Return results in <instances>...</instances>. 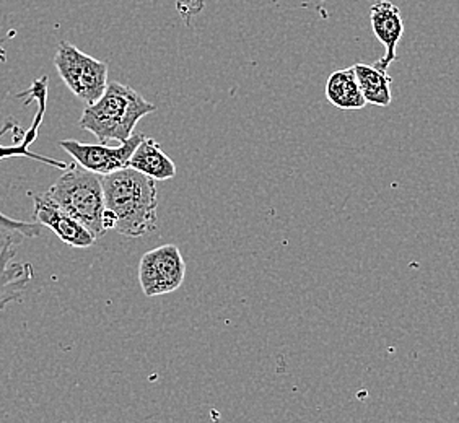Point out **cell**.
Instances as JSON below:
<instances>
[{
  "label": "cell",
  "mask_w": 459,
  "mask_h": 423,
  "mask_svg": "<svg viewBox=\"0 0 459 423\" xmlns=\"http://www.w3.org/2000/svg\"><path fill=\"white\" fill-rule=\"evenodd\" d=\"M107 211L115 217V229L127 238H141L157 229V186L133 168L103 177Z\"/></svg>",
  "instance_id": "1"
},
{
  "label": "cell",
  "mask_w": 459,
  "mask_h": 423,
  "mask_svg": "<svg viewBox=\"0 0 459 423\" xmlns=\"http://www.w3.org/2000/svg\"><path fill=\"white\" fill-rule=\"evenodd\" d=\"M157 111L139 91L119 82H109L105 93L93 105L85 106L79 125L97 137L100 143L131 139L142 117Z\"/></svg>",
  "instance_id": "2"
},
{
  "label": "cell",
  "mask_w": 459,
  "mask_h": 423,
  "mask_svg": "<svg viewBox=\"0 0 459 423\" xmlns=\"http://www.w3.org/2000/svg\"><path fill=\"white\" fill-rule=\"evenodd\" d=\"M46 194L61 209L80 221L95 238L105 237L107 229L103 223L107 203L103 191V177L74 163L54 183Z\"/></svg>",
  "instance_id": "3"
},
{
  "label": "cell",
  "mask_w": 459,
  "mask_h": 423,
  "mask_svg": "<svg viewBox=\"0 0 459 423\" xmlns=\"http://www.w3.org/2000/svg\"><path fill=\"white\" fill-rule=\"evenodd\" d=\"M23 95H28V97L33 98V99L38 101V111H36L35 119H33V124L25 133V135L22 139H18L17 143H13V145L0 143V160L23 157V159L36 160L39 163L51 165V167L67 169V163L57 161V160L54 159H48V157H41V155H38L35 151H30V145L36 141L38 129H39V125L43 123V117H45L46 99H48V77H41V79L36 80L35 83L31 85V89L27 90ZM17 127L18 124L9 121L0 129V137L5 133H9V131L17 129ZM41 229L43 227L39 223L17 220V219H12L9 215H5L4 212H0V249L7 246H18L25 239L39 237Z\"/></svg>",
  "instance_id": "4"
},
{
  "label": "cell",
  "mask_w": 459,
  "mask_h": 423,
  "mask_svg": "<svg viewBox=\"0 0 459 423\" xmlns=\"http://www.w3.org/2000/svg\"><path fill=\"white\" fill-rule=\"evenodd\" d=\"M54 65L65 87L87 106L98 101L109 83L107 62L82 53L69 41H61L57 46Z\"/></svg>",
  "instance_id": "5"
},
{
  "label": "cell",
  "mask_w": 459,
  "mask_h": 423,
  "mask_svg": "<svg viewBox=\"0 0 459 423\" xmlns=\"http://www.w3.org/2000/svg\"><path fill=\"white\" fill-rule=\"evenodd\" d=\"M185 277V257L177 245L155 247L145 253L139 263V282L149 298L177 291Z\"/></svg>",
  "instance_id": "6"
},
{
  "label": "cell",
  "mask_w": 459,
  "mask_h": 423,
  "mask_svg": "<svg viewBox=\"0 0 459 423\" xmlns=\"http://www.w3.org/2000/svg\"><path fill=\"white\" fill-rule=\"evenodd\" d=\"M143 139V134H134L131 139L119 143L117 147L108 143H83L67 139L59 142V147L62 151H67L80 167L89 169L91 173H97L100 177H107L109 173L129 167L134 151Z\"/></svg>",
  "instance_id": "7"
},
{
  "label": "cell",
  "mask_w": 459,
  "mask_h": 423,
  "mask_svg": "<svg viewBox=\"0 0 459 423\" xmlns=\"http://www.w3.org/2000/svg\"><path fill=\"white\" fill-rule=\"evenodd\" d=\"M35 211H33V219H35L41 227H48L53 229L56 237L64 241L65 245L72 247H90L95 245L97 238L85 229L80 221L75 220L72 215L61 209L57 203H54L49 195L33 194L30 193Z\"/></svg>",
  "instance_id": "8"
},
{
  "label": "cell",
  "mask_w": 459,
  "mask_h": 423,
  "mask_svg": "<svg viewBox=\"0 0 459 423\" xmlns=\"http://www.w3.org/2000/svg\"><path fill=\"white\" fill-rule=\"evenodd\" d=\"M370 23L373 33L381 45L385 46V56L373 65L378 71L388 72V67L396 61L399 41L404 35V22L401 10L389 0H378L371 5Z\"/></svg>",
  "instance_id": "9"
},
{
  "label": "cell",
  "mask_w": 459,
  "mask_h": 423,
  "mask_svg": "<svg viewBox=\"0 0 459 423\" xmlns=\"http://www.w3.org/2000/svg\"><path fill=\"white\" fill-rule=\"evenodd\" d=\"M15 246L0 249V311L22 300L33 281V265L15 261Z\"/></svg>",
  "instance_id": "10"
},
{
  "label": "cell",
  "mask_w": 459,
  "mask_h": 423,
  "mask_svg": "<svg viewBox=\"0 0 459 423\" xmlns=\"http://www.w3.org/2000/svg\"><path fill=\"white\" fill-rule=\"evenodd\" d=\"M129 168H133L145 177H152L153 181H169L177 177L178 173L177 165L173 163V160L161 151L157 142L149 137H145L134 151Z\"/></svg>",
  "instance_id": "11"
},
{
  "label": "cell",
  "mask_w": 459,
  "mask_h": 423,
  "mask_svg": "<svg viewBox=\"0 0 459 423\" xmlns=\"http://www.w3.org/2000/svg\"><path fill=\"white\" fill-rule=\"evenodd\" d=\"M326 98L331 105L336 106L339 109H363L367 106L353 67L329 75Z\"/></svg>",
  "instance_id": "12"
},
{
  "label": "cell",
  "mask_w": 459,
  "mask_h": 423,
  "mask_svg": "<svg viewBox=\"0 0 459 423\" xmlns=\"http://www.w3.org/2000/svg\"><path fill=\"white\" fill-rule=\"evenodd\" d=\"M353 71L359 80L367 105L368 103L375 106L391 105L393 79L389 77L388 72L378 71L375 65H368V64H355Z\"/></svg>",
  "instance_id": "13"
}]
</instances>
